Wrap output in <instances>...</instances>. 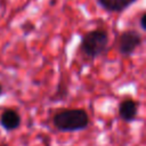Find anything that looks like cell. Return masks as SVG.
Segmentation results:
<instances>
[{
  "label": "cell",
  "instance_id": "6da1fadb",
  "mask_svg": "<svg viewBox=\"0 0 146 146\" xmlns=\"http://www.w3.org/2000/svg\"><path fill=\"white\" fill-rule=\"evenodd\" d=\"M52 125L60 132H76L88 128L89 114L84 108H64L52 115Z\"/></svg>",
  "mask_w": 146,
  "mask_h": 146
},
{
  "label": "cell",
  "instance_id": "7a4b0ae2",
  "mask_svg": "<svg viewBox=\"0 0 146 146\" xmlns=\"http://www.w3.org/2000/svg\"><path fill=\"white\" fill-rule=\"evenodd\" d=\"M108 46V33L104 29H95L84 33L80 41L81 52L90 58L95 59L102 56Z\"/></svg>",
  "mask_w": 146,
  "mask_h": 146
},
{
  "label": "cell",
  "instance_id": "3957f363",
  "mask_svg": "<svg viewBox=\"0 0 146 146\" xmlns=\"http://www.w3.org/2000/svg\"><path fill=\"white\" fill-rule=\"evenodd\" d=\"M141 43H143V36L138 31L132 29L125 30L119 34L116 42L117 51L122 56L128 57L131 56L136 51V49L140 47Z\"/></svg>",
  "mask_w": 146,
  "mask_h": 146
},
{
  "label": "cell",
  "instance_id": "277c9868",
  "mask_svg": "<svg viewBox=\"0 0 146 146\" xmlns=\"http://www.w3.org/2000/svg\"><path fill=\"white\" fill-rule=\"evenodd\" d=\"M21 124H22V116L17 110L11 107H7L2 110V112L0 113V127L5 131L7 132L15 131L19 129Z\"/></svg>",
  "mask_w": 146,
  "mask_h": 146
},
{
  "label": "cell",
  "instance_id": "5b68a950",
  "mask_svg": "<svg viewBox=\"0 0 146 146\" xmlns=\"http://www.w3.org/2000/svg\"><path fill=\"white\" fill-rule=\"evenodd\" d=\"M138 107L139 104L137 100H135L131 97L124 98L120 104H119V117L124 121V122H133L136 121V117L138 115Z\"/></svg>",
  "mask_w": 146,
  "mask_h": 146
},
{
  "label": "cell",
  "instance_id": "8992f818",
  "mask_svg": "<svg viewBox=\"0 0 146 146\" xmlns=\"http://www.w3.org/2000/svg\"><path fill=\"white\" fill-rule=\"evenodd\" d=\"M97 5L107 13H122L138 0H96Z\"/></svg>",
  "mask_w": 146,
  "mask_h": 146
},
{
  "label": "cell",
  "instance_id": "52a82bcc",
  "mask_svg": "<svg viewBox=\"0 0 146 146\" xmlns=\"http://www.w3.org/2000/svg\"><path fill=\"white\" fill-rule=\"evenodd\" d=\"M67 96H68V81L60 80L58 82L56 91H55L54 96L50 98V100L51 102H64Z\"/></svg>",
  "mask_w": 146,
  "mask_h": 146
},
{
  "label": "cell",
  "instance_id": "ba28073f",
  "mask_svg": "<svg viewBox=\"0 0 146 146\" xmlns=\"http://www.w3.org/2000/svg\"><path fill=\"white\" fill-rule=\"evenodd\" d=\"M139 25L143 31H146V13H141L139 17Z\"/></svg>",
  "mask_w": 146,
  "mask_h": 146
},
{
  "label": "cell",
  "instance_id": "9c48e42d",
  "mask_svg": "<svg viewBox=\"0 0 146 146\" xmlns=\"http://www.w3.org/2000/svg\"><path fill=\"white\" fill-rule=\"evenodd\" d=\"M2 94H3V87H2V84L0 83V96H2Z\"/></svg>",
  "mask_w": 146,
  "mask_h": 146
},
{
  "label": "cell",
  "instance_id": "30bf717a",
  "mask_svg": "<svg viewBox=\"0 0 146 146\" xmlns=\"http://www.w3.org/2000/svg\"><path fill=\"white\" fill-rule=\"evenodd\" d=\"M0 146H5V145H0Z\"/></svg>",
  "mask_w": 146,
  "mask_h": 146
}]
</instances>
